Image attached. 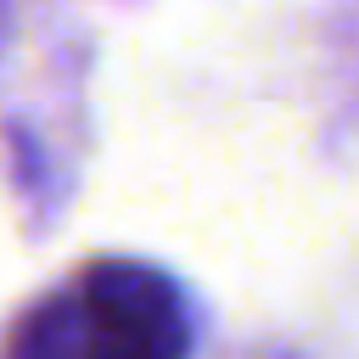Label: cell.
Returning a JSON list of instances; mask_svg holds the SVG:
<instances>
[{
  "label": "cell",
  "mask_w": 359,
  "mask_h": 359,
  "mask_svg": "<svg viewBox=\"0 0 359 359\" xmlns=\"http://www.w3.org/2000/svg\"><path fill=\"white\" fill-rule=\"evenodd\" d=\"M0 359H191V309L157 264L90 258L17 314Z\"/></svg>",
  "instance_id": "cell-1"
}]
</instances>
